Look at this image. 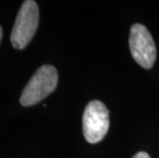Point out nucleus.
Here are the masks:
<instances>
[{
	"instance_id": "1",
	"label": "nucleus",
	"mask_w": 159,
	"mask_h": 158,
	"mask_svg": "<svg viewBox=\"0 0 159 158\" xmlns=\"http://www.w3.org/2000/svg\"><path fill=\"white\" fill-rule=\"evenodd\" d=\"M57 85V69L52 65L41 66L25 86L20 97V103L25 107L35 105L50 95Z\"/></svg>"
},
{
	"instance_id": "2",
	"label": "nucleus",
	"mask_w": 159,
	"mask_h": 158,
	"mask_svg": "<svg viewBox=\"0 0 159 158\" xmlns=\"http://www.w3.org/2000/svg\"><path fill=\"white\" fill-rule=\"evenodd\" d=\"M39 22L38 5L33 0H26L20 8L13 25L11 42L16 49L25 48L34 36Z\"/></svg>"
},
{
	"instance_id": "3",
	"label": "nucleus",
	"mask_w": 159,
	"mask_h": 158,
	"mask_svg": "<svg viewBox=\"0 0 159 158\" xmlns=\"http://www.w3.org/2000/svg\"><path fill=\"white\" fill-rule=\"evenodd\" d=\"M83 134L90 144L101 142L108 133L110 126L109 111L104 103L91 101L84 109L82 117Z\"/></svg>"
},
{
	"instance_id": "4",
	"label": "nucleus",
	"mask_w": 159,
	"mask_h": 158,
	"mask_svg": "<svg viewBox=\"0 0 159 158\" xmlns=\"http://www.w3.org/2000/svg\"><path fill=\"white\" fill-rule=\"evenodd\" d=\"M128 41L134 61L145 69H151L156 60V47L148 29L142 24L133 25Z\"/></svg>"
},
{
	"instance_id": "5",
	"label": "nucleus",
	"mask_w": 159,
	"mask_h": 158,
	"mask_svg": "<svg viewBox=\"0 0 159 158\" xmlns=\"http://www.w3.org/2000/svg\"><path fill=\"white\" fill-rule=\"evenodd\" d=\"M133 158H151V157L149 156V154L146 152H139Z\"/></svg>"
},
{
	"instance_id": "6",
	"label": "nucleus",
	"mask_w": 159,
	"mask_h": 158,
	"mask_svg": "<svg viewBox=\"0 0 159 158\" xmlns=\"http://www.w3.org/2000/svg\"><path fill=\"white\" fill-rule=\"evenodd\" d=\"M1 39H2V28L0 27V42H1Z\"/></svg>"
}]
</instances>
